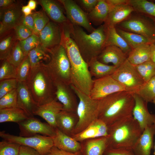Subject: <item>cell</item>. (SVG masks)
<instances>
[{
	"label": "cell",
	"mask_w": 155,
	"mask_h": 155,
	"mask_svg": "<svg viewBox=\"0 0 155 155\" xmlns=\"http://www.w3.org/2000/svg\"><path fill=\"white\" fill-rule=\"evenodd\" d=\"M18 81L16 79H11L0 81V98L17 88Z\"/></svg>",
	"instance_id": "bcb514c9"
},
{
	"label": "cell",
	"mask_w": 155,
	"mask_h": 155,
	"mask_svg": "<svg viewBox=\"0 0 155 155\" xmlns=\"http://www.w3.org/2000/svg\"><path fill=\"white\" fill-rule=\"evenodd\" d=\"M46 155H83L81 151L71 152L60 150L56 147L53 146L49 152Z\"/></svg>",
	"instance_id": "816d5d0a"
},
{
	"label": "cell",
	"mask_w": 155,
	"mask_h": 155,
	"mask_svg": "<svg viewBox=\"0 0 155 155\" xmlns=\"http://www.w3.org/2000/svg\"><path fill=\"white\" fill-rule=\"evenodd\" d=\"M18 24L22 25L33 31L34 26L33 13L27 16H25L23 14Z\"/></svg>",
	"instance_id": "f907efd6"
},
{
	"label": "cell",
	"mask_w": 155,
	"mask_h": 155,
	"mask_svg": "<svg viewBox=\"0 0 155 155\" xmlns=\"http://www.w3.org/2000/svg\"><path fill=\"white\" fill-rule=\"evenodd\" d=\"M20 144L4 140L0 142V155H18Z\"/></svg>",
	"instance_id": "f6af8a7d"
},
{
	"label": "cell",
	"mask_w": 155,
	"mask_h": 155,
	"mask_svg": "<svg viewBox=\"0 0 155 155\" xmlns=\"http://www.w3.org/2000/svg\"><path fill=\"white\" fill-rule=\"evenodd\" d=\"M25 57L20 46L19 41L17 40L6 59L10 63L17 67Z\"/></svg>",
	"instance_id": "60d3db41"
},
{
	"label": "cell",
	"mask_w": 155,
	"mask_h": 155,
	"mask_svg": "<svg viewBox=\"0 0 155 155\" xmlns=\"http://www.w3.org/2000/svg\"><path fill=\"white\" fill-rule=\"evenodd\" d=\"M21 10L23 14L25 16H28L32 13V10L28 5L22 6L21 7Z\"/></svg>",
	"instance_id": "9f6ffc18"
},
{
	"label": "cell",
	"mask_w": 155,
	"mask_h": 155,
	"mask_svg": "<svg viewBox=\"0 0 155 155\" xmlns=\"http://www.w3.org/2000/svg\"><path fill=\"white\" fill-rule=\"evenodd\" d=\"M39 37L40 44L49 51L61 44L62 37L61 25L50 21L41 31Z\"/></svg>",
	"instance_id": "9a60e30c"
},
{
	"label": "cell",
	"mask_w": 155,
	"mask_h": 155,
	"mask_svg": "<svg viewBox=\"0 0 155 155\" xmlns=\"http://www.w3.org/2000/svg\"><path fill=\"white\" fill-rule=\"evenodd\" d=\"M154 76L155 77V72H154Z\"/></svg>",
	"instance_id": "6125c7cd"
},
{
	"label": "cell",
	"mask_w": 155,
	"mask_h": 155,
	"mask_svg": "<svg viewBox=\"0 0 155 155\" xmlns=\"http://www.w3.org/2000/svg\"><path fill=\"white\" fill-rule=\"evenodd\" d=\"M30 116L18 107L0 109V123L13 122L17 123L25 120Z\"/></svg>",
	"instance_id": "f546056e"
},
{
	"label": "cell",
	"mask_w": 155,
	"mask_h": 155,
	"mask_svg": "<svg viewBox=\"0 0 155 155\" xmlns=\"http://www.w3.org/2000/svg\"><path fill=\"white\" fill-rule=\"evenodd\" d=\"M63 110V105L56 98L47 103L38 106L34 115L40 117L50 126L56 128H57V117Z\"/></svg>",
	"instance_id": "d6986e66"
},
{
	"label": "cell",
	"mask_w": 155,
	"mask_h": 155,
	"mask_svg": "<svg viewBox=\"0 0 155 155\" xmlns=\"http://www.w3.org/2000/svg\"><path fill=\"white\" fill-rule=\"evenodd\" d=\"M50 59L45 67L54 82L71 84V66L66 51L60 44L49 50Z\"/></svg>",
	"instance_id": "8992f818"
},
{
	"label": "cell",
	"mask_w": 155,
	"mask_h": 155,
	"mask_svg": "<svg viewBox=\"0 0 155 155\" xmlns=\"http://www.w3.org/2000/svg\"><path fill=\"white\" fill-rule=\"evenodd\" d=\"M135 12L144 15L155 22V3L146 0H128Z\"/></svg>",
	"instance_id": "836d02e7"
},
{
	"label": "cell",
	"mask_w": 155,
	"mask_h": 155,
	"mask_svg": "<svg viewBox=\"0 0 155 155\" xmlns=\"http://www.w3.org/2000/svg\"><path fill=\"white\" fill-rule=\"evenodd\" d=\"M55 135L52 137L54 146L67 152H76L81 151V142L63 133L57 128L55 129Z\"/></svg>",
	"instance_id": "7402d4cb"
},
{
	"label": "cell",
	"mask_w": 155,
	"mask_h": 155,
	"mask_svg": "<svg viewBox=\"0 0 155 155\" xmlns=\"http://www.w3.org/2000/svg\"><path fill=\"white\" fill-rule=\"evenodd\" d=\"M37 2L34 0H30L28 1V5L32 10H34L36 9Z\"/></svg>",
	"instance_id": "680465c9"
},
{
	"label": "cell",
	"mask_w": 155,
	"mask_h": 155,
	"mask_svg": "<svg viewBox=\"0 0 155 155\" xmlns=\"http://www.w3.org/2000/svg\"><path fill=\"white\" fill-rule=\"evenodd\" d=\"M0 136L4 140L33 148L41 155H46L54 146L52 137L42 135L23 137L12 135L3 131L0 132Z\"/></svg>",
	"instance_id": "30bf717a"
},
{
	"label": "cell",
	"mask_w": 155,
	"mask_h": 155,
	"mask_svg": "<svg viewBox=\"0 0 155 155\" xmlns=\"http://www.w3.org/2000/svg\"><path fill=\"white\" fill-rule=\"evenodd\" d=\"M13 30L16 39L19 41L26 39L33 34L31 30L20 24H17Z\"/></svg>",
	"instance_id": "7dc6e473"
},
{
	"label": "cell",
	"mask_w": 155,
	"mask_h": 155,
	"mask_svg": "<svg viewBox=\"0 0 155 155\" xmlns=\"http://www.w3.org/2000/svg\"><path fill=\"white\" fill-rule=\"evenodd\" d=\"M134 11L132 7L128 3L110 6L109 12L104 24L108 27H115L118 24L128 18Z\"/></svg>",
	"instance_id": "603a6c76"
},
{
	"label": "cell",
	"mask_w": 155,
	"mask_h": 155,
	"mask_svg": "<svg viewBox=\"0 0 155 155\" xmlns=\"http://www.w3.org/2000/svg\"><path fill=\"white\" fill-rule=\"evenodd\" d=\"M82 142L81 152L83 155H104L108 147L107 137L89 139Z\"/></svg>",
	"instance_id": "484cf974"
},
{
	"label": "cell",
	"mask_w": 155,
	"mask_h": 155,
	"mask_svg": "<svg viewBox=\"0 0 155 155\" xmlns=\"http://www.w3.org/2000/svg\"><path fill=\"white\" fill-rule=\"evenodd\" d=\"M23 13L20 5L15 3L5 8H0V37L13 29Z\"/></svg>",
	"instance_id": "5bb4252c"
},
{
	"label": "cell",
	"mask_w": 155,
	"mask_h": 155,
	"mask_svg": "<svg viewBox=\"0 0 155 155\" xmlns=\"http://www.w3.org/2000/svg\"><path fill=\"white\" fill-rule=\"evenodd\" d=\"M118 33L124 39L132 49L146 44L152 43L146 37L139 34L115 27Z\"/></svg>",
	"instance_id": "e575fe53"
},
{
	"label": "cell",
	"mask_w": 155,
	"mask_h": 155,
	"mask_svg": "<svg viewBox=\"0 0 155 155\" xmlns=\"http://www.w3.org/2000/svg\"><path fill=\"white\" fill-rule=\"evenodd\" d=\"M125 91L124 87L111 75L93 80L90 96L100 100L115 93Z\"/></svg>",
	"instance_id": "7c38bea8"
},
{
	"label": "cell",
	"mask_w": 155,
	"mask_h": 155,
	"mask_svg": "<svg viewBox=\"0 0 155 155\" xmlns=\"http://www.w3.org/2000/svg\"><path fill=\"white\" fill-rule=\"evenodd\" d=\"M37 2L53 22L61 24L68 21L60 5L56 1L53 0H39Z\"/></svg>",
	"instance_id": "d4e9b609"
},
{
	"label": "cell",
	"mask_w": 155,
	"mask_h": 155,
	"mask_svg": "<svg viewBox=\"0 0 155 155\" xmlns=\"http://www.w3.org/2000/svg\"><path fill=\"white\" fill-rule=\"evenodd\" d=\"M70 35L83 59L88 64L96 58L105 47L107 26L104 23L92 33H86L82 27L69 23Z\"/></svg>",
	"instance_id": "3957f363"
},
{
	"label": "cell",
	"mask_w": 155,
	"mask_h": 155,
	"mask_svg": "<svg viewBox=\"0 0 155 155\" xmlns=\"http://www.w3.org/2000/svg\"><path fill=\"white\" fill-rule=\"evenodd\" d=\"M110 6L106 0H98L96 6L88 13L90 22L95 25H101L106 20Z\"/></svg>",
	"instance_id": "f1b7e54d"
},
{
	"label": "cell",
	"mask_w": 155,
	"mask_h": 155,
	"mask_svg": "<svg viewBox=\"0 0 155 155\" xmlns=\"http://www.w3.org/2000/svg\"><path fill=\"white\" fill-rule=\"evenodd\" d=\"M18 155H41L34 149L27 146L21 145Z\"/></svg>",
	"instance_id": "f5cc1de1"
},
{
	"label": "cell",
	"mask_w": 155,
	"mask_h": 155,
	"mask_svg": "<svg viewBox=\"0 0 155 155\" xmlns=\"http://www.w3.org/2000/svg\"><path fill=\"white\" fill-rule=\"evenodd\" d=\"M1 61L0 66V81L7 79H16L17 67L6 59Z\"/></svg>",
	"instance_id": "ab89813d"
},
{
	"label": "cell",
	"mask_w": 155,
	"mask_h": 155,
	"mask_svg": "<svg viewBox=\"0 0 155 155\" xmlns=\"http://www.w3.org/2000/svg\"><path fill=\"white\" fill-rule=\"evenodd\" d=\"M17 90L18 107L30 116H34L38 105L33 100L26 82H18Z\"/></svg>",
	"instance_id": "cb8c5ba5"
},
{
	"label": "cell",
	"mask_w": 155,
	"mask_h": 155,
	"mask_svg": "<svg viewBox=\"0 0 155 155\" xmlns=\"http://www.w3.org/2000/svg\"><path fill=\"white\" fill-rule=\"evenodd\" d=\"M65 10L67 18L72 24L82 27L91 33L95 29L92 25L88 16L75 1L59 0Z\"/></svg>",
	"instance_id": "8fae6325"
},
{
	"label": "cell",
	"mask_w": 155,
	"mask_h": 155,
	"mask_svg": "<svg viewBox=\"0 0 155 155\" xmlns=\"http://www.w3.org/2000/svg\"><path fill=\"white\" fill-rule=\"evenodd\" d=\"M135 66L145 82H148L154 76L155 63L151 60Z\"/></svg>",
	"instance_id": "74e56055"
},
{
	"label": "cell",
	"mask_w": 155,
	"mask_h": 155,
	"mask_svg": "<svg viewBox=\"0 0 155 155\" xmlns=\"http://www.w3.org/2000/svg\"><path fill=\"white\" fill-rule=\"evenodd\" d=\"M21 49L25 57L32 49L40 44L39 37L37 35L32 34L26 39L19 41Z\"/></svg>",
	"instance_id": "7bdbcfd3"
},
{
	"label": "cell",
	"mask_w": 155,
	"mask_h": 155,
	"mask_svg": "<svg viewBox=\"0 0 155 155\" xmlns=\"http://www.w3.org/2000/svg\"><path fill=\"white\" fill-rule=\"evenodd\" d=\"M108 46L117 47L127 55L132 49L124 39L118 33L115 27H109L107 26L105 47Z\"/></svg>",
	"instance_id": "1f68e13d"
},
{
	"label": "cell",
	"mask_w": 155,
	"mask_h": 155,
	"mask_svg": "<svg viewBox=\"0 0 155 155\" xmlns=\"http://www.w3.org/2000/svg\"><path fill=\"white\" fill-rule=\"evenodd\" d=\"M28 55L30 64V72L39 67H45L50 59L49 52L40 44L31 50Z\"/></svg>",
	"instance_id": "83f0119b"
},
{
	"label": "cell",
	"mask_w": 155,
	"mask_h": 155,
	"mask_svg": "<svg viewBox=\"0 0 155 155\" xmlns=\"http://www.w3.org/2000/svg\"><path fill=\"white\" fill-rule=\"evenodd\" d=\"M26 83L33 100L38 106L56 98L54 83L45 67H39L30 72Z\"/></svg>",
	"instance_id": "5b68a950"
},
{
	"label": "cell",
	"mask_w": 155,
	"mask_h": 155,
	"mask_svg": "<svg viewBox=\"0 0 155 155\" xmlns=\"http://www.w3.org/2000/svg\"><path fill=\"white\" fill-rule=\"evenodd\" d=\"M135 100L132 116L143 131L147 127L154 124L155 115L150 114L145 102L137 94H133Z\"/></svg>",
	"instance_id": "e0dca14e"
},
{
	"label": "cell",
	"mask_w": 155,
	"mask_h": 155,
	"mask_svg": "<svg viewBox=\"0 0 155 155\" xmlns=\"http://www.w3.org/2000/svg\"><path fill=\"white\" fill-rule=\"evenodd\" d=\"M150 44H146L132 49L129 53L127 59L134 66L151 60Z\"/></svg>",
	"instance_id": "d6a6232c"
},
{
	"label": "cell",
	"mask_w": 155,
	"mask_h": 155,
	"mask_svg": "<svg viewBox=\"0 0 155 155\" xmlns=\"http://www.w3.org/2000/svg\"><path fill=\"white\" fill-rule=\"evenodd\" d=\"M151 60L155 63V42L150 45Z\"/></svg>",
	"instance_id": "6f0895ef"
},
{
	"label": "cell",
	"mask_w": 155,
	"mask_h": 155,
	"mask_svg": "<svg viewBox=\"0 0 155 155\" xmlns=\"http://www.w3.org/2000/svg\"><path fill=\"white\" fill-rule=\"evenodd\" d=\"M111 76L125 88V91L136 93L145 83L134 66L127 59Z\"/></svg>",
	"instance_id": "9c48e42d"
},
{
	"label": "cell",
	"mask_w": 155,
	"mask_h": 155,
	"mask_svg": "<svg viewBox=\"0 0 155 155\" xmlns=\"http://www.w3.org/2000/svg\"><path fill=\"white\" fill-rule=\"evenodd\" d=\"M0 38V59L2 61L7 59L18 40L13 29Z\"/></svg>",
	"instance_id": "d590c367"
},
{
	"label": "cell",
	"mask_w": 155,
	"mask_h": 155,
	"mask_svg": "<svg viewBox=\"0 0 155 155\" xmlns=\"http://www.w3.org/2000/svg\"><path fill=\"white\" fill-rule=\"evenodd\" d=\"M136 94L146 102H152L155 98V77L145 82Z\"/></svg>",
	"instance_id": "8d00e7d4"
},
{
	"label": "cell",
	"mask_w": 155,
	"mask_h": 155,
	"mask_svg": "<svg viewBox=\"0 0 155 155\" xmlns=\"http://www.w3.org/2000/svg\"><path fill=\"white\" fill-rule=\"evenodd\" d=\"M154 123L155 125V118L154 119ZM154 155H155V141L154 143Z\"/></svg>",
	"instance_id": "91938a15"
},
{
	"label": "cell",
	"mask_w": 155,
	"mask_h": 155,
	"mask_svg": "<svg viewBox=\"0 0 155 155\" xmlns=\"http://www.w3.org/2000/svg\"><path fill=\"white\" fill-rule=\"evenodd\" d=\"M104 155H135L132 149L108 148Z\"/></svg>",
	"instance_id": "681fc988"
},
{
	"label": "cell",
	"mask_w": 155,
	"mask_h": 155,
	"mask_svg": "<svg viewBox=\"0 0 155 155\" xmlns=\"http://www.w3.org/2000/svg\"><path fill=\"white\" fill-rule=\"evenodd\" d=\"M61 44L65 48L71 66V84L90 96L93 80L88 65L82 57L74 40L71 36L69 28L62 29Z\"/></svg>",
	"instance_id": "6da1fadb"
},
{
	"label": "cell",
	"mask_w": 155,
	"mask_h": 155,
	"mask_svg": "<svg viewBox=\"0 0 155 155\" xmlns=\"http://www.w3.org/2000/svg\"><path fill=\"white\" fill-rule=\"evenodd\" d=\"M18 107L17 88L0 98V109Z\"/></svg>",
	"instance_id": "ee69618b"
},
{
	"label": "cell",
	"mask_w": 155,
	"mask_h": 155,
	"mask_svg": "<svg viewBox=\"0 0 155 155\" xmlns=\"http://www.w3.org/2000/svg\"><path fill=\"white\" fill-rule=\"evenodd\" d=\"M18 124L20 136L28 137L40 135L53 137L55 135V128L34 116L29 117Z\"/></svg>",
	"instance_id": "4fadbf2b"
},
{
	"label": "cell",
	"mask_w": 155,
	"mask_h": 155,
	"mask_svg": "<svg viewBox=\"0 0 155 155\" xmlns=\"http://www.w3.org/2000/svg\"><path fill=\"white\" fill-rule=\"evenodd\" d=\"M79 99L76 113L78 121L72 135L82 131L98 118L99 100L92 99L71 84Z\"/></svg>",
	"instance_id": "52a82bcc"
},
{
	"label": "cell",
	"mask_w": 155,
	"mask_h": 155,
	"mask_svg": "<svg viewBox=\"0 0 155 155\" xmlns=\"http://www.w3.org/2000/svg\"><path fill=\"white\" fill-rule=\"evenodd\" d=\"M98 100V119L108 126L122 119L132 116L135 104L133 94L121 91Z\"/></svg>",
	"instance_id": "7a4b0ae2"
},
{
	"label": "cell",
	"mask_w": 155,
	"mask_h": 155,
	"mask_svg": "<svg viewBox=\"0 0 155 155\" xmlns=\"http://www.w3.org/2000/svg\"><path fill=\"white\" fill-rule=\"evenodd\" d=\"M111 6H115L128 3V0H106Z\"/></svg>",
	"instance_id": "db71d44e"
},
{
	"label": "cell",
	"mask_w": 155,
	"mask_h": 155,
	"mask_svg": "<svg viewBox=\"0 0 155 155\" xmlns=\"http://www.w3.org/2000/svg\"><path fill=\"white\" fill-rule=\"evenodd\" d=\"M32 13L34 23L33 34L39 36L41 31L50 21L49 18L43 10Z\"/></svg>",
	"instance_id": "f35d334b"
},
{
	"label": "cell",
	"mask_w": 155,
	"mask_h": 155,
	"mask_svg": "<svg viewBox=\"0 0 155 155\" xmlns=\"http://www.w3.org/2000/svg\"><path fill=\"white\" fill-rule=\"evenodd\" d=\"M133 12L116 27L141 35L152 43L155 42V22L144 15L135 12L136 13L134 14Z\"/></svg>",
	"instance_id": "ba28073f"
},
{
	"label": "cell",
	"mask_w": 155,
	"mask_h": 155,
	"mask_svg": "<svg viewBox=\"0 0 155 155\" xmlns=\"http://www.w3.org/2000/svg\"><path fill=\"white\" fill-rule=\"evenodd\" d=\"M152 102L154 104L155 106V98L153 100Z\"/></svg>",
	"instance_id": "94428289"
},
{
	"label": "cell",
	"mask_w": 155,
	"mask_h": 155,
	"mask_svg": "<svg viewBox=\"0 0 155 155\" xmlns=\"http://www.w3.org/2000/svg\"><path fill=\"white\" fill-rule=\"evenodd\" d=\"M75 1L85 12L88 13L96 6L98 0H78Z\"/></svg>",
	"instance_id": "c3c4849f"
},
{
	"label": "cell",
	"mask_w": 155,
	"mask_h": 155,
	"mask_svg": "<svg viewBox=\"0 0 155 155\" xmlns=\"http://www.w3.org/2000/svg\"><path fill=\"white\" fill-rule=\"evenodd\" d=\"M30 69V62L27 55L17 67L16 79L18 82H26L29 77Z\"/></svg>",
	"instance_id": "b9f144b4"
},
{
	"label": "cell",
	"mask_w": 155,
	"mask_h": 155,
	"mask_svg": "<svg viewBox=\"0 0 155 155\" xmlns=\"http://www.w3.org/2000/svg\"><path fill=\"white\" fill-rule=\"evenodd\" d=\"M78 121L76 112L62 111L56 118L57 128L63 133L71 136Z\"/></svg>",
	"instance_id": "4316f807"
},
{
	"label": "cell",
	"mask_w": 155,
	"mask_h": 155,
	"mask_svg": "<svg viewBox=\"0 0 155 155\" xmlns=\"http://www.w3.org/2000/svg\"><path fill=\"white\" fill-rule=\"evenodd\" d=\"M88 65L91 76L96 79L111 75L117 68L113 65L103 63L98 61L96 58L91 60Z\"/></svg>",
	"instance_id": "4dcf8cb0"
},
{
	"label": "cell",
	"mask_w": 155,
	"mask_h": 155,
	"mask_svg": "<svg viewBox=\"0 0 155 155\" xmlns=\"http://www.w3.org/2000/svg\"><path fill=\"white\" fill-rule=\"evenodd\" d=\"M14 0H0L1 9L9 7L16 3Z\"/></svg>",
	"instance_id": "11a10c76"
},
{
	"label": "cell",
	"mask_w": 155,
	"mask_h": 155,
	"mask_svg": "<svg viewBox=\"0 0 155 155\" xmlns=\"http://www.w3.org/2000/svg\"><path fill=\"white\" fill-rule=\"evenodd\" d=\"M127 55L120 48L115 46H108L102 50L96 59L105 64L112 63L118 68L126 60Z\"/></svg>",
	"instance_id": "44dd1931"
},
{
	"label": "cell",
	"mask_w": 155,
	"mask_h": 155,
	"mask_svg": "<svg viewBox=\"0 0 155 155\" xmlns=\"http://www.w3.org/2000/svg\"><path fill=\"white\" fill-rule=\"evenodd\" d=\"M57 100L63 105V110L76 112L78 102L77 96L71 84L61 82H54Z\"/></svg>",
	"instance_id": "2e32d148"
},
{
	"label": "cell",
	"mask_w": 155,
	"mask_h": 155,
	"mask_svg": "<svg viewBox=\"0 0 155 155\" xmlns=\"http://www.w3.org/2000/svg\"><path fill=\"white\" fill-rule=\"evenodd\" d=\"M108 147L132 149L142 131L132 116L119 120L108 126Z\"/></svg>",
	"instance_id": "277c9868"
},
{
	"label": "cell",
	"mask_w": 155,
	"mask_h": 155,
	"mask_svg": "<svg viewBox=\"0 0 155 155\" xmlns=\"http://www.w3.org/2000/svg\"><path fill=\"white\" fill-rule=\"evenodd\" d=\"M108 132V126L103 121L98 118L82 131L71 136L81 143L89 139L107 137Z\"/></svg>",
	"instance_id": "ac0fdd59"
},
{
	"label": "cell",
	"mask_w": 155,
	"mask_h": 155,
	"mask_svg": "<svg viewBox=\"0 0 155 155\" xmlns=\"http://www.w3.org/2000/svg\"><path fill=\"white\" fill-rule=\"evenodd\" d=\"M155 135L154 123L144 130L134 146L132 150L135 155H150L151 150L154 148Z\"/></svg>",
	"instance_id": "ffe728a7"
}]
</instances>
